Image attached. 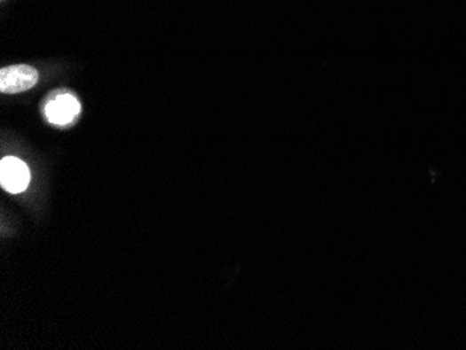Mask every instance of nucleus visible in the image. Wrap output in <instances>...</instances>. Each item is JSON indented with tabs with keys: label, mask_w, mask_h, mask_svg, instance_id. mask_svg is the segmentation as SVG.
Segmentation results:
<instances>
[{
	"label": "nucleus",
	"mask_w": 466,
	"mask_h": 350,
	"mask_svg": "<svg viewBox=\"0 0 466 350\" xmlns=\"http://www.w3.org/2000/svg\"><path fill=\"white\" fill-rule=\"evenodd\" d=\"M80 111L82 105L79 99L67 91L56 92L55 96L46 101L43 108L46 119L55 126L72 125L79 118Z\"/></svg>",
	"instance_id": "f257e3e1"
},
{
	"label": "nucleus",
	"mask_w": 466,
	"mask_h": 350,
	"mask_svg": "<svg viewBox=\"0 0 466 350\" xmlns=\"http://www.w3.org/2000/svg\"><path fill=\"white\" fill-rule=\"evenodd\" d=\"M38 82V72L27 65L9 66L0 70V91L19 94L33 89Z\"/></svg>",
	"instance_id": "f03ea898"
},
{
	"label": "nucleus",
	"mask_w": 466,
	"mask_h": 350,
	"mask_svg": "<svg viewBox=\"0 0 466 350\" xmlns=\"http://www.w3.org/2000/svg\"><path fill=\"white\" fill-rule=\"evenodd\" d=\"M30 169L19 158L6 157L0 162V184L4 191L19 194L30 184Z\"/></svg>",
	"instance_id": "7ed1b4c3"
}]
</instances>
